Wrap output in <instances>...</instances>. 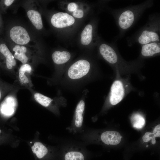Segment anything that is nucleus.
<instances>
[{"label":"nucleus","mask_w":160,"mask_h":160,"mask_svg":"<svg viewBox=\"0 0 160 160\" xmlns=\"http://www.w3.org/2000/svg\"><path fill=\"white\" fill-rule=\"evenodd\" d=\"M153 4L151 1H148L140 4L121 9L118 12L116 18L120 33H123L131 27L144 11L151 7Z\"/></svg>","instance_id":"obj_1"},{"label":"nucleus","mask_w":160,"mask_h":160,"mask_svg":"<svg viewBox=\"0 0 160 160\" xmlns=\"http://www.w3.org/2000/svg\"><path fill=\"white\" fill-rule=\"evenodd\" d=\"M159 32V17L156 15H151L148 23L139 32L136 41L141 45L160 42Z\"/></svg>","instance_id":"obj_2"},{"label":"nucleus","mask_w":160,"mask_h":160,"mask_svg":"<svg viewBox=\"0 0 160 160\" xmlns=\"http://www.w3.org/2000/svg\"><path fill=\"white\" fill-rule=\"evenodd\" d=\"M63 148L57 156L58 160H88L90 154L81 147L71 146Z\"/></svg>","instance_id":"obj_3"},{"label":"nucleus","mask_w":160,"mask_h":160,"mask_svg":"<svg viewBox=\"0 0 160 160\" xmlns=\"http://www.w3.org/2000/svg\"><path fill=\"white\" fill-rule=\"evenodd\" d=\"M9 35L11 40L17 45L26 46L31 41L28 32L20 25L13 26L10 30Z\"/></svg>","instance_id":"obj_4"},{"label":"nucleus","mask_w":160,"mask_h":160,"mask_svg":"<svg viewBox=\"0 0 160 160\" xmlns=\"http://www.w3.org/2000/svg\"><path fill=\"white\" fill-rule=\"evenodd\" d=\"M90 68V64L88 61L79 60L70 67L68 72V76L73 79L81 78L88 73Z\"/></svg>","instance_id":"obj_5"},{"label":"nucleus","mask_w":160,"mask_h":160,"mask_svg":"<svg viewBox=\"0 0 160 160\" xmlns=\"http://www.w3.org/2000/svg\"><path fill=\"white\" fill-rule=\"evenodd\" d=\"M85 109V103L81 100L76 108L75 117L70 126L68 129L71 132L75 133L81 130L82 128L83 113Z\"/></svg>","instance_id":"obj_6"},{"label":"nucleus","mask_w":160,"mask_h":160,"mask_svg":"<svg viewBox=\"0 0 160 160\" xmlns=\"http://www.w3.org/2000/svg\"><path fill=\"white\" fill-rule=\"evenodd\" d=\"M51 22L54 27L62 28L73 24L75 19L72 16L67 13L59 12L55 13L52 16Z\"/></svg>","instance_id":"obj_7"},{"label":"nucleus","mask_w":160,"mask_h":160,"mask_svg":"<svg viewBox=\"0 0 160 160\" xmlns=\"http://www.w3.org/2000/svg\"><path fill=\"white\" fill-rule=\"evenodd\" d=\"M31 149L39 160L53 159L56 156L47 147L40 142H35L31 147Z\"/></svg>","instance_id":"obj_8"},{"label":"nucleus","mask_w":160,"mask_h":160,"mask_svg":"<svg viewBox=\"0 0 160 160\" xmlns=\"http://www.w3.org/2000/svg\"><path fill=\"white\" fill-rule=\"evenodd\" d=\"M17 106L16 98L12 95L7 96L0 105V112L4 116H10L14 113Z\"/></svg>","instance_id":"obj_9"},{"label":"nucleus","mask_w":160,"mask_h":160,"mask_svg":"<svg viewBox=\"0 0 160 160\" xmlns=\"http://www.w3.org/2000/svg\"><path fill=\"white\" fill-rule=\"evenodd\" d=\"M124 94V89L121 81L117 80L113 84L111 89L110 102L112 105H116L122 99Z\"/></svg>","instance_id":"obj_10"},{"label":"nucleus","mask_w":160,"mask_h":160,"mask_svg":"<svg viewBox=\"0 0 160 160\" xmlns=\"http://www.w3.org/2000/svg\"><path fill=\"white\" fill-rule=\"evenodd\" d=\"M113 46L103 43L99 47L100 54L108 62L111 64L115 63L118 59V56Z\"/></svg>","instance_id":"obj_11"},{"label":"nucleus","mask_w":160,"mask_h":160,"mask_svg":"<svg viewBox=\"0 0 160 160\" xmlns=\"http://www.w3.org/2000/svg\"><path fill=\"white\" fill-rule=\"evenodd\" d=\"M12 50L15 59L23 64L27 63L30 58L29 51L27 46L15 44L13 47Z\"/></svg>","instance_id":"obj_12"},{"label":"nucleus","mask_w":160,"mask_h":160,"mask_svg":"<svg viewBox=\"0 0 160 160\" xmlns=\"http://www.w3.org/2000/svg\"><path fill=\"white\" fill-rule=\"evenodd\" d=\"M121 137L120 133L115 131H106L103 132L100 136L102 142L108 145H116L121 141Z\"/></svg>","instance_id":"obj_13"},{"label":"nucleus","mask_w":160,"mask_h":160,"mask_svg":"<svg viewBox=\"0 0 160 160\" xmlns=\"http://www.w3.org/2000/svg\"><path fill=\"white\" fill-rule=\"evenodd\" d=\"M0 52L5 58L6 65L8 69H12L16 66V62L13 55L5 44H0Z\"/></svg>","instance_id":"obj_14"},{"label":"nucleus","mask_w":160,"mask_h":160,"mask_svg":"<svg viewBox=\"0 0 160 160\" xmlns=\"http://www.w3.org/2000/svg\"><path fill=\"white\" fill-rule=\"evenodd\" d=\"M160 42H153L142 45L141 53L145 57H150L160 53Z\"/></svg>","instance_id":"obj_15"},{"label":"nucleus","mask_w":160,"mask_h":160,"mask_svg":"<svg viewBox=\"0 0 160 160\" xmlns=\"http://www.w3.org/2000/svg\"><path fill=\"white\" fill-rule=\"evenodd\" d=\"M27 16L34 27L37 30L41 29L43 27L41 15L35 9H30L27 12Z\"/></svg>","instance_id":"obj_16"},{"label":"nucleus","mask_w":160,"mask_h":160,"mask_svg":"<svg viewBox=\"0 0 160 160\" xmlns=\"http://www.w3.org/2000/svg\"><path fill=\"white\" fill-rule=\"evenodd\" d=\"M70 53L66 51H56L52 55V58L54 62L57 64L64 63L68 61L71 58Z\"/></svg>","instance_id":"obj_17"},{"label":"nucleus","mask_w":160,"mask_h":160,"mask_svg":"<svg viewBox=\"0 0 160 160\" xmlns=\"http://www.w3.org/2000/svg\"><path fill=\"white\" fill-rule=\"evenodd\" d=\"M32 71L31 66L28 63L23 64L20 67L19 70L18 79L21 84H25L29 83V79L25 73H30Z\"/></svg>","instance_id":"obj_18"},{"label":"nucleus","mask_w":160,"mask_h":160,"mask_svg":"<svg viewBox=\"0 0 160 160\" xmlns=\"http://www.w3.org/2000/svg\"><path fill=\"white\" fill-rule=\"evenodd\" d=\"M92 26L90 24L87 25L81 34V42L84 45H87L90 43L92 38Z\"/></svg>","instance_id":"obj_19"},{"label":"nucleus","mask_w":160,"mask_h":160,"mask_svg":"<svg viewBox=\"0 0 160 160\" xmlns=\"http://www.w3.org/2000/svg\"><path fill=\"white\" fill-rule=\"evenodd\" d=\"M131 121L133 127L137 129L142 128L145 124L144 118L139 114H135L132 115Z\"/></svg>","instance_id":"obj_20"},{"label":"nucleus","mask_w":160,"mask_h":160,"mask_svg":"<svg viewBox=\"0 0 160 160\" xmlns=\"http://www.w3.org/2000/svg\"><path fill=\"white\" fill-rule=\"evenodd\" d=\"M34 99L38 103L45 107L49 106L53 100L40 93H35L34 95Z\"/></svg>","instance_id":"obj_21"},{"label":"nucleus","mask_w":160,"mask_h":160,"mask_svg":"<svg viewBox=\"0 0 160 160\" xmlns=\"http://www.w3.org/2000/svg\"><path fill=\"white\" fill-rule=\"evenodd\" d=\"M153 133L150 132H146L143 137V140L145 142L152 140V143L153 144H155L156 143V140Z\"/></svg>","instance_id":"obj_22"},{"label":"nucleus","mask_w":160,"mask_h":160,"mask_svg":"<svg viewBox=\"0 0 160 160\" xmlns=\"http://www.w3.org/2000/svg\"><path fill=\"white\" fill-rule=\"evenodd\" d=\"M73 15L75 17L81 18L83 16L84 12L81 9H77L73 12Z\"/></svg>","instance_id":"obj_23"},{"label":"nucleus","mask_w":160,"mask_h":160,"mask_svg":"<svg viewBox=\"0 0 160 160\" xmlns=\"http://www.w3.org/2000/svg\"><path fill=\"white\" fill-rule=\"evenodd\" d=\"M67 8L69 11L73 12L77 9V5L75 3L71 2L68 4Z\"/></svg>","instance_id":"obj_24"},{"label":"nucleus","mask_w":160,"mask_h":160,"mask_svg":"<svg viewBox=\"0 0 160 160\" xmlns=\"http://www.w3.org/2000/svg\"><path fill=\"white\" fill-rule=\"evenodd\" d=\"M156 137H160V125L158 124L155 127L153 133Z\"/></svg>","instance_id":"obj_25"},{"label":"nucleus","mask_w":160,"mask_h":160,"mask_svg":"<svg viewBox=\"0 0 160 160\" xmlns=\"http://www.w3.org/2000/svg\"><path fill=\"white\" fill-rule=\"evenodd\" d=\"M14 1L13 0H6L4 1V4L6 6H9L12 4Z\"/></svg>","instance_id":"obj_26"},{"label":"nucleus","mask_w":160,"mask_h":160,"mask_svg":"<svg viewBox=\"0 0 160 160\" xmlns=\"http://www.w3.org/2000/svg\"><path fill=\"white\" fill-rule=\"evenodd\" d=\"M1 92L0 90V99H1Z\"/></svg>","instance_id":"obj_27"},{"label":"nucleus","mask_w":160,"mask_h":160,"mask_svg":"<svg viewBox=\"0 0 160 160\" xmlns=\"http://www.w3.org/2000/svg\"><path fill=\"white\" fill-rule=\"evenodd\" d=\"M148 145H146V147H148Z\"/></svg>","instance_id":"obj_28"},{"label":"nucleus","mask_w":160,"mask_h":160,"mask_svg":"<svg viewBox=\"0 0 160 160\" xmlns=\"http://www.w3.org/2000/svg\"><path fill=\"white\" fill-rule=\"evenodd\" d=\"M1 132V130L0 129V133Z\"/></svg>","instance_id":"obj_29"},{"label":"nucleus","mask_w":160,"mask_h":160,"mask_svg":"<svg viewBox=\"0 0 160 160\" xmlns=\"http://www.w3.org/2000/svg\"></svg>","instance_id":"obj_30"}]
</instances>
